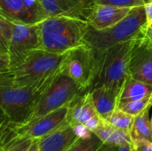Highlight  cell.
Instances as JSON below:
<instances>
[{"instance_id":"obj_27","label":"cell","mask_w":152,"mask_h":151,"mask_svg":"<svg viewBox=\"0 0 152 151\" xmlns=\"http://www.w3.org/2000/svg\"><path fill=\"white\" fill-rule=\"evenodd\" d=\"M133 151H152V142L137 141L133 142Z\"/></svg>"},{"instance_id":"obj_17","label":"cell","mask_w":152,"mask_h":151,"mask_svg":"<svg viewBox=\"0 0 152 151\" xmlns=\"http://www.w3.org/2000/svg\"><path fill=\"white\" fill-rule=\"evenodd\" d=\"M92 133L107 145L119 147L127 143L133 144L130 132L116 128L103 119Z\"/></svg>"},{"instance_id":"obj_26","label":"cell","mask_w":152,"mask_h":151,"mask_svg":"<svg viewBox=\"0 0 152 151\" xmlns=\"http://www.w3.org/2000/svg\"><path fill=\"white\" fill-rule=\"evenodd\" d=\"M10 67V58L8 53L0 52V75L7 73Z\"/></svg>"},{"instance_id":"obj_25","label":"cell","mask_w":152,"mask_h":151,"mask_svg":"<svg viewBox=\"0 0 152 151\" xmlns=\"http://www.w3.org/2000/svg\"><path fill=\"white\" fill-rule=\"evenodd\" d=\"M145 2V0H93V3L95 4H107L128 8L143 6Z\"/></svg>"},{"instance_id":"obj_1","label":"cell","mask_w":152,"mask_h":151,"mask_svg":"<svg viewBox=\"0 0 152 151\" xmlns=\"http://www.w3.org/2000/svg\"><path fill=\"white\" fill-rule=\"evenodd\" d=\"M58 75L27 85L13 84L7 73L0 75V111L4 118L14 125L25 124L40 95Z\"/></svg>"},{"instance_id":"obj_20","label":"cell","mask_w":152,"mask_h":151,"mask_svg":"<svg viewBox=\"0 0 152 151\" xmlns=\"http://www.w3.org/2000/svg\"><path fill=\"white\" fill-rule=\"evenodd\" d=\"M33 140L25 136L19 135L16 132L15 125L5 140L2 151H29Z\"/></svg>"},{"instance_id":"obj_8","label":"cell","mask_w":152,"mask_h":151,"mask_svg":"<svg viewBox=\"0 0 152 151\" xmlns=\"http://www.w3.org/2000/svg\"><path fill=\"white\" fill-rule=\"evenodd\" d=\"M38 47L39 36L37 23L25 24L12 21V34L7 51L10 58V66L16 65L28 53L38 49Z\"/></svg>"},{"instance_id":"obj_38","label":"cell","mask_w":152,"mask_h":151,"mask_svg":"<svg viewBox=\"0 0 152 151\" xmlns=\"http://www.w3.org/2000/svg\"><path fill=\"white\" fill-rule=\"evenodd\" d=\"M148 1H152V0H148Z\"/></svg>"},{"instance_id":"obj_14","label":"cell","mask_w":152,"mask_h":151,"mask_svg":"<svg viewBox=\"0 0 152 151\" xmlns=\"http://www.w3.org/2000/svg\"><path fill=\"white\" fill-rule=\"evenodd\" d=\"M78 139L72 125L65 124L39 140V151H66Z\"/></svg>"},{"instance_id":"obj_15","label":"cell","mask_w":152,"mask_h":151,"mask_svg":"<svg viewBox=\"0 0 152 151\" xmlns=\"http://www.w3.org/2000/svg\"><path fill=\"white\" fill-rule=\"evenodd\" d=\"M96 116L99 115L93 103L91 93L86 91L69 103L66 120L70 125H85Z\"/></svg>"},{"instance_id":"obj_33","label":"cell","mask_w":152,"mask_h":151,"mask_svg":"<svg viewBox=\"0 0 152 151\" xmlns=\"http://www.w3.org/2000/svg\"><path fill=\"white\" fill-rule=\"evenodd\" d=\"M144 35L151 40V42L152 43V29L151 28H150L148 26L146 27V28H145V30H144Z\"/></svg>"},{"instance_id":"obj_10","label":"cell","mask_w":152,"mask_h":151,"mask_svg":"<svg viewBox=\"0 0 152 151\" xmlns=\"http://www.w3.org/2000/svg\"><path fill=\"white\" fill-rule=\"evenodd\" d=\"M69 105L53 110L28 123L23 125H15L17 133L32 140L40 139L45 136L51 132L67 124L66 118Z\"/></svg>"},{"instance_id":"obj_6","label":"cell","mask_w":152,"mask_h":151,"mask_svg":"<svg viewBox=\"0 0 152 151\" xmlns=\"http://www.w3.org/2000/svg\"><path fill=\"white\" fill-rule=\"evenodd\" d=\"M86 91L89 90H86L62 71L40 95L26 123L69 105Z\"/></svg>"},{"instance_id":"obj_30","label":"cell","mask_w":152,"mask_h":151,"mask_svg":"<svg viewBox=\"0 0 152 151\" xmlns=\"http://www.w3.org/2000/svg\"><path fill=\"white\" fill-rule=\"evenodd\" d=\"M118 147L117 146H112V145H107L102 143L101 147L97 150V151H118Z\"/></svg>"},{"instance_id":"obj_21","label":"cell","mask_w":152,"mask_h":151,"mask_svg":"<svg viewBox=\"0 0 152 151\" xmlns=\"http://www.w3.org/2000/svg\"><path fill=\"white\" fill-rule=\"evenodd\" d=\"M134 119V116L117 108L105 121L116 128L130 132L133 125Z\"/></svg>"},{"instance_id":"obj_5","label":"cell","mask_w":152,"mask_h":151,"mask_svg":"<svg viewBox=\"0 0 152 151\" xmlns=\"http://www.w3.org/2000/svg\"><path fill=\"white\" fill-rule=\"evenodd\" d=\"M134 40L135 38L115 44L100 53V67L91 90L105 85L121 91L130 77L129 61Z\"/></svg>"},{"instance_id":"obj_2","label":"cell","mask_w":152,"mask_h":151,"mask_svg":"<svg viewBox=\"0 0 152 151\" xmlns=\"http://www.w3.org/2000/svg\"><path fill=\"white\" fill-rule=\"evenodd\" d=\"M86 20L69 16H53L37 23L39 36L38 49L63 53L84 44L88 29Z\"/></svg>"},{"instance_id":"obj_32","label":"cell","mask_w":152,"mask_h":151,"mask_svg":"<svg viewBox=\"0 0 152 151\" xmlns=\"http://www.w3.org/2000/svg\"><path fill=\"white\" fill-rule=\"evenodd\" d=\"M118 151H133V144L127 143L118 147Z\"/></svg>"},{"instance_id":"obj_9","label":"cell","mask_w":152,"mask_h":151,"mask_svg":"<svg viewBox=\"0 0 152 151\" xmlns=\"http://www.w3.org/2000/svg\"><path fill=\"white\" fill-rule=\"evenodd\" d=\"M129 76L152 85V43L144 34L134 40L129 61Z\"/></svg>"},{"instance_id":"obj_28","label":"cell","mask_w":152,"mask_h":151,"mask_svg":"<svg viewBox=\"0 0 152 151\" xmlns=\"http://www.w3.org/2000/svg\"><path fill=\"white\" fill-rule=\"evenodd\" d=\"M72 126L78 138H87L93 134V133L85 125H76Z\"/></svg>"},{"instance_id":"obj_13","label":"cell","mask_w":152,"mask_h":151,"mask_svg":"<svg viewBox=\"0 0 152 151\" xmlns=\"http://www.w3.org/2000/svg\"><path fill=\"white\" fill-rule=\"evenodd\" d=\"M133 8L107 4H95L91 8L86 21L94 29L101 30L114 26L123 20Z\"/></svg>"},{"instance_id":"obj_22","label":"cell","mask_w":152,"mask_h":151,"mask_svg":"<svg viewBox=\"0 0 152 151\" xmlns=\"http://www.w3.org/2000/svg\"><path fill=\"white\" fill-rule=\"evenodd\" d=\"M151 97H147V98H144L142 100L119 102L118 105V108L119 109L135 117V116L139 115L140 113H142L147 108L152 107L151 104Z\"/></svg>"},{"instance_id":"obj_29","label":"cell","mask_w":152,"mask_h":151,"mask_svg":"<svg viewBox=\"0 0 152 151\" xmlns=\"http://www.w3.org/2000/svg\"><path fill=\"white\" fill-rule=\"evenodd\" d=\"M144 10H145V14H146L147 25H150L152 22V1L145 2Z\"/></svg>"},{"instance_id":"obj_31","label":"cell","mask_w":152,"mask_h":151,"mask_svg":"<svg viewBox=\"0 0 152 151\" xmlns=\"http://www.w3.org/2000/svg\"><path fill=\"white\" fill-rule=\"evenodd\" d=\"M29 151H39V140L38 139L33 140Z\"/></svg>"},{"instance_id":"obj_24","label":"cell","mask_w":152,"mask_h":151,"mask_svg":"<svg viewBox=\"0 0 152 151\" xmlns=\"http://www.w3.org/2000/svg\"><path fill=\"white\" fill-rule=\"evenodd\" d=\"M12 21L0 15V52L7 53L12 34Z\"/></svg>"},{"instance_id":"obj_18","label":"cell","mask_w":152,"mask_h":151,"mask_svg":"<svg viewBox=\"0 0 152 151\" xmlns=\"http://www.w3.org/2000/svg\"><path fill=\"white\" fill-rule=\"evenodd\" d=\"M152 95V85L129 77L125 82L119 95V102L142 100ZM118 102V103H119Z\"/></svg>"},{"instance_id":"obj_37","label":"cell","mask_w":152,"mask_h":151,"mask_svg":"<svg viewBox=\"0 0 152 151\" xmlns=\"http://www.w3.org/2000/svg\"><path fill=\"white\" fill-rule=\"evenodd\" d=\"M1 123H2V121H0V125H1Z\"/></svg>"},{"instance_id":"obj_19","label":"cell","mask_w":152,"mask_h":151,"mask_svg":"<svg viewBox=\"0 0 152 151\" xmlns=\"http://www.w3.org/2000/svg\"><path fill=\"white\" fill-rule=\"evenodd\" d=\"M147 108L142 113L134 117L130 135L133 142L137 141H147L152 142V126L150 118V109Z\"/></svg>"},{"instance_id":"obj_16","label":"cell","mask_w":152,"mask_h":151,"mask_svg":"<svg viewBox=\"0 0 152 151\" xmlns=\"http://www.w3.org/2000/svg\"><path fill=\"white\" fill-rule=\"evenodd\" d=\"M120 90L102 85L90 90L91 97L98 115L106 120L118 108Z\"/></svg>"},{"instance_id":"obj_34","label":"cell","mask_w":152,"mask_h":151,"mask_svg":"<svg viewBox=\"0 0 152 151\" xmlns=\"http://www.w3.org/2000/svg\"><path fill=\"white\" fill-rule=\"evenodd\" d=\"M148 27H149L150 28H151V29H152V22L151 23V24H150V25H148Z\"/></svg>"},{"instance_id":"obj_4","label":"cell","mask_w":152,"mask_h":151,"mask_svg":"<svg viewBox=\"0 0 152 151\" xmlns=\"http://www.w3.org/2000/svg\"><path fill=\"white\" fill-rule=\"evenodd\" d=\"M147 26L144 5L134 7L123 20L112 27L97 30L89 26L83 43L101 53L115 44L143 35Z\"/></svg>"},{"instance_id":"obj_35","label":"cell","mask_w":152,"mask_h":151,"mask_svg":"<svg viewBox=\"0 0 152 151\" xmlns=\"http://www.w3.org/2000/svg\"><path fill=\"white\" fill-rule=\"evenodd\" d=\"M151 106H152V95H151Z\"/></svg>"},{"instance_id":"obj_23","label":"cell","mask_w":152,"mask_h":151,"mask_svg":"<svg viewBox=\"0 0 152 151\" xmlns=\"http://www.w3.org/2000/svg\"><path fill=\"white\" fill-rule=\"evenodd\" d=\"M102 144V141L93 133L87 138H78L66 151H97Z\"/></svg>"},{"instance_id":"obj_36","label":"cell","mask_w":152,"mask_h":151,"mask_svg":"<svg viewBox=\"0 0 152 151\" xmlns=\"http://www.w3.org/2000/svg\"><path fill=\"white\" fill-rule=\"evenodd\" d=\"M151 126H152V117H151Z\"/></svg>"},{"instance_id":"obj_7","label":"cell","mask_w":152,"mask_h":151,"mask_svg":"<svg viewBox=\"0 0 152 151\" xmlns=\"http://www.w3.org/2000/svg\"><path fill=\"white\" fill-rule=\"evenodd\" d=\"M101 53L87 44L72 49L65 61L63 72L86 90H91L100 67Z\"/></svg>"},{"instance_id":"obj_12","label":"cell","mask_w":152,"mask_h":151,"mask_svg":"<svg viewBox=\"0 0 152 151\" xmlns=\"http://www.w3.org/2000/svg\"><path fill=\"white\" fill-rule=\"evenodd\" d=\"M45 18L69 16L86 20L93 0H38Z\"/></svg>"},{"instance_id":"obj_3","label":"cell","mask_w":152,"mask_h":151,"mask_svg":"<svg viewBox=\"0 0 152 151\" xmlns=\"http://www.w3.org/2000/svg\"><path fill=\"white\" fill-rule=\"evenodd\" d=\"M70 51L52 53L36 49L11 67L7 74L12 82L18 85H27L54 77L63 71Z\"/></svg>"},{"instance_id":"obj_11","label":"cell","mask_w":152,"mask_h":151,"mask_svg":"<svg viewBox=\"0 0 152 151\" xmlns=\"http://www.w3.org/2000/svg\"><path fill=\"white\" fill-rule=\"evenodd\" d=\"M0 15L25 24H35L45 19L38 0H0Z\"/></svg>"}]
</instances>
